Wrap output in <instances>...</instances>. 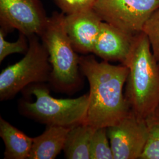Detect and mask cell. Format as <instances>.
<instances>
[{
    "instance_id": "7",
    "label": "cell",
    "mask_w": 159,
    "mask_h": 159,
    "mask_svg": "<svg viewBox=\"0 0 159 159\" xmlns=\"http://www.w3.org/2000/svg\"><path fill=\"white\" fill-rule=\"evenodd\" d=\"M40 0H0V23L5 33L16 29L27 37H39L48 21Z\"/></svg>"
},
{
    "instance_id": "8",
    "label": "cell",
    "mask_w": 159,
    "mask_h": 159,
    "mask_svg": "<svg viewBox=\"0 0 159 159\" xmlns=\"http://www.w3.org/2000/svg\"><path fill=\"white\" fill-rule=\"evenodd\" d=\"M107 129L114 159H140L148 138L146 120L139 119L131 111Z\"/></svg>"
},
{
    "instance_id": "3",
    "label": "cell",
    "mask_w": 159,
    "mask_h": 159,
    "mask_svg": "<svg viewBox=\"0 0 159 159\" xmlns=\"http://www.w3.org/2000/svg\"><path fill=\"white\" fill-rule=\"evenodd\" d=\"M65 14L55 12L48 18L40 36L51 64L50 77L59 91L73 93L81 84L80 57L77 56L64 26Z\"/></svg>"
},
{
    "instance_id": "12",
    "label": "cell",
    "mask_w": 159,
    "mask_h": 159,
    "mask_svg": "<svg viewBox=\"0 0 159 159\" xmlns=\"http://www.w3.org/2000/svg\"><path fill=\"white\" fill-rule=\"evenodd\" d=\"M0 136L5 144L4 159H29L33 139L0 117Z\"/></svg>"
},
{
    "instance_id": "16",
    "label": "cell",
    "mask_w": 159,
    "mask_h": 159,
    "mask_svg": "<svg viewBox=\"0 0 159 159\" xmlns=\"http://www.w3.org/2000/svg\"><path fill=\"white\" fill-rule=\"evenodd\" d=\"M6 33L0 30V62L8 56L15 53H26L29 50V43L27 36L20 33L18 40L15 42H9L5 39Z\"/></svg>"
},
{
    "instance_id": "6",
    "label": "cell",
    "mask_w": 159,
    "mask_h": 159,
    "mask_svg": "<svg viewBox=\"0 0 159 159\" xmlns=\"http://www.w3.org/2000/svg\"><path fill=\"white\" fill-rule=\"evenodd\" d=\"M159 7V0H97L93 10L102 21L134 36Z\"/></svg>"
},
{
    "instance_id": "17",
    "label": "cell",
    "mask_w": 159,
    "mask_h": 159,
    "mask_svg": "<svg viewBox=\"0 0 159 159\" xmlns=\"http://www.w3.org/2000/svg\"><path fill=\"white\" fill-rule=\"evenodd\" d=\"M142 31L147 35L154 56L159 63V7L148 18Z\"/></svg>"
},
{
    "instance_id": "10",
    "label": "cell",
    "mask_w": 159,
    "mask_h": 159,
    "mask_svg": "<svg viewBox=\"0 0 159 159\" xmlns=\"http://www.w3.org/2000/svg\"><path fill=\"white\" fill-rule=\"evenodd\" d=\"M133 37L102 21L93 53L104 61H118L123 64L130 51Z\"/></svg>"
},
{
    "instance_id": "5",
    "label": "cell",
    "mask_w": 159,
    "mask_h": 159,
    "mask_svg": "<svg viewBox=\"0 0 159 159\" xmlns=\"http://www.w3.org/2000/svg\"><path fill=\"white\" fill-rule=\"evenodd\" d=\"M38 35L29 37V50L24 57L3 69L0 74V100L11 99L27 86L50 80L51 71L48 54Z\"/></svg>"
},
{
    "instance_id": "18",
    "label": "cell",
    "mask_w": 159,
    "mask_h": 159,
    "mask_svg": "<svg viewBox=\"0 0 159 159\" xmlns=\"http://www.w3.org/2000/svg\"><path fill=\"white\" fill-rule=\"evenodd\" d=\"M97 0H56L57 6L64 14L93 8Z\"/></svg>"
},
{
    "instance_id": "14",
    "label": "cell",
    "mask_w": 159,
    "mask_h": 159,
    "mask_svg": "<svg viewBox=\"0 0 159 159\" xmlns=\"http://www.w3.org/2000/svg\"><path fill=\"white\" fill-rule=\"evenodd\" d=\"M146 121L148 138L140 159H159V105Z\"/></svg>"
},
{
    "instance_id": "15",
    "label": "cell",
    "mask_w": 159,
    "mask_h": 159,
    "mask_svg": "<svg viewBox=\"0 0 159 159\" xmlns=\"http://www.w3.org/2000/svg\"><path fill=\"white\" fill-rule=\"evenodd\" d=\"M91 159H114L113 154L106 127L96 129L91 139Z\"/></svg>"
},
{
    "instance_id": "4",
    "label": "cell",
    "mask_w": 159,
    "mask_h": 159,
    "mask_svg": "<svg viewBox=\"0 0 159 159\" xmlns=\"http://www.w3.org/2000/svg\"><path fill=\"white\" fill-rule=\"evenodd\" d=\"M29 89L35 98L34 102L23 101L24 114L47 125L71 128L84 123L89 104V95L75 98H56L44 83L34 84Z\"/></svg>"
},
{
    "instance_id": "11",
    "label": "cell",
    "mask_w": 159,
    "mask_h": 159,
    "mask_svg": "<svg viewBox=\"0 0 159 159\" xmlns=\"http://www.w3.org/2000/svg\"><path fill=\"white\" fill-rule=\"evenodd\" d=\"M70 128L47 125L46 130L33 139L29 159H54L63 150Z\"/></svg>"
},
{
    "instance_id": "1",
    "label": "cell",
    "mask_w": 159,
    "mask_h": 159,
    "mask_svg": "<svg viewBox=\"0 0 159 159\" xmlns=\"http://www.w3.org/2000/svg\"><path fill=\"white\" fill-rule=\"evenodd\" d=\"M80 71L90 85L89 104L84 123L107 128L131 112L124 93L129 69L123 64L98 62L93 56L80 57Z\"/></svg>"
},
{
    "instance_id": "9",
    "label": "cell",
    "mask_w": 159,
    "mask_h": 159,
    "mask_svg": "<svg viewBox=\"0 0 159 159\" xmlns=\"http://www.w3.org/2000/svg\"><path fill=\"white\" fill-rule=\"evenodd\" d=\"M102 23L93 8L65 15V29L76 52L93 53Z\"/></svg>"
},
{
    "instance_id": "2",
    "label": "cell",
    "mask_w": 159,
    "mask_h": 159,
    "mask_svg": "<svg viewBox=\"0 0 159 159\" xmlns=\"http://www.w3.org/2000/svg\"><path fill=\"white\" fill-rule=\"evenodd\" d=\"M123 65L129 69L125 99L137 117L146 120L159 105V63L144 32L134 36Z\"/></svg>"
},
{
    "instance_id": "13",
    "label": "cell",
    "mask_w": 159,
    "mask_h": 159,
    "mask_svg": "<svg viewBox=\"0 0 159 159\" xmlns=\"http://www.w3.org/2000/svg\"><path fill=\"white\" fill-rule=\"evenodd\" d=\"M96 129L84 123L70 129L64 146L65 156L68 159H90L91 139Z\"/></svg>"
}]
</instances>
